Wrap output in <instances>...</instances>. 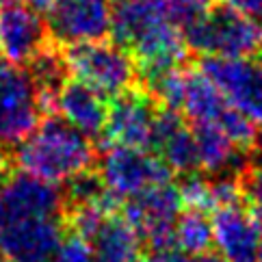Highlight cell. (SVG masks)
Returning <instances> with one entry per match:
<instances>
[{
    "label": "cell",
    "mask_w": 262,
    "mask_h": 262,
    "mask_svg": "<svg viewBox=\"0 0 262 262\" xmlns=\"http://www.w3.org/2000/svg\"><path fill=\"white\" fill-rule=\"evenodd\" d=\"M100 149L93 139L82 135L61 115H46L39 126L13 149V163L35 178L63 184L96 169Z\"/></svg>",
    "instance_id": "obj_1"
},
{
    "label": "cell",
    "mask_w": 262,
    "mask_h": 262,
    "mask_svg": "<svg viewBox=\"0 0 262 262\" xmlns=\"http://www.w3.org/2000/svg\"><path fill=\"white\" fill-rule=\"evenodd\" d=\"M193 54L219 59H247L262 54V26L226 3H214L182 31Z\"/></svg>",
    "instance_id": "obj_2"
},
{
    "label": "cell",
    "mask_w": 262,
    "mask_h": 262,
    "mask_svg": "<svg viewBox=\"0 0 262 262\" xmlns=\"http://www.w3.org/2000/svg\"><path fill=\"white\" fill-rule=\"evenodd\" d=\"M65 219L70 232L89 245L96 262H143V241L119 208H72L65 212Z\"/></svg>",
    "instance_id": "obj_3"
},
{
    "label": "cell",
    "mask_w": 262,
    "mask_h": 262,
    "mask_svg": "<svg viewBox=\"0 0 262 262\" xmlns=\"http://www.w3.org/2000/svg\"><path fill=\"white\" fill-rule=\"evenodd\" d=\"M61 48L70 74L100 91L102 96L115 98L137 87L139 72L133 54L115 41H82Z\"/></svg>",
    "instance_id": "obj_4"
},
{
    "label": "cell",
    "mask_w": 262,
    "mask_h": 262,
    "mask_svg": "<svg viewBox=\"0 0 262 262\" xmlns=\"http://www.w3.org/2000/svg\"><path fill=\"white\" fill-rule=\"evenodd\" d=\"M48 115L26 68L0 63V145L15 149Z\"/></svg>",
    "instance_id": "obj_5"
},
{
    "label": "cell",
    "mask_w": 262,
    "mask_h": 262,
    "mask_svg": "<svg viewBox=\"0 0 262 262\" xmlns=\"http://www.w3.org/2000/svg\"><path fill=\"white\" fill-rule=\"evenodd\" d=\"M96 171L104 182L106 191L121 204L149 186L171 180V169L149 149L108 145L100 149Z\"/></svg>",
    "instance_id": "obj_6"
},
{
    "label": "cell",
    "mask_w": 262,
    "mask_h": 262,
    "mask_svg": "<svg viewBox=\"0 0 262 262\" xmlns=\"http://www.w3.org/2000/svg\"><path fill=\"white\" fill-rule=\"evenodd\" d=\"M184 210L180 186L169 182L149 186L147 191L124 202V214L141 236L145 249L176 245V223Z\"/></svg>",
    "instance_id": "obj_7"
},
{
    "label": "cell",
    "mask_w": 262,
    "mask_h": 262,
    "mask_svg": "<svg viewBox=\"0 0 262 262\" xmlns=\"http://www.w3.org/2000/svg\"><path fill=\"white\" fill-rule=\"evenodd\" d=\"M65 217H17L0 221V254L11 262H52L68 236Z\"/></svg>",
    "instance_id": "obj_8"
},
{
    "label": "cell",
    "mask_w": 262,
    "mask_h": 262,
    "mask_svg": "<svg viewBox=\"0 0 262 262\" xmlns=\"http://www.w3.org/2000/svg\"><path fill=\"white\" fill-rule=\"evenodd\" d=\"M52 43L48 20L26 0L0 3V54L17 68H26Z\"/></svg>",
    "instance_id": "obj_9"
},
{
    "label": "cell",
    "mask_w": 262,
    "mask_h": 262,
    "mask_svg": "<svg viewBox=\"0 0 262 262\" xmlns=\"http://www.w3.org/2000/svg\"><path fill=\"white\" fill-rule=\"evenodd\" d=\"M198 68L208 76L230 104L251 121H262V59L202 57Z\"/></svg>",
    "instance_id": "obj_10"
},
{
    "label": "cell",
    "mask_w": 262,
    "mask_h": 262,
    "mask_svg": "<svg viewBox=\"0 0 262 262\" xmlns=\"http://www.w3.org/2000/svg\"><path fill=\"white\" fill-rule=\"evenodd\" d=\"M158 113L161 104L143 87H133L119 93L108 108L104 139L108 145L149 149Z\"/></svg>",
    "instance_id": "obj_11"
},
{
    "label": "cell",
    "mask_w": 262,
    "mask_h": 262,
    "mask_svg": "<svg viewBox=\"0 0 262 262\" xmlns=\"http://www.w3.org/2000/svg\"><path fill=\"white\" fill-rule=\"evenodd\" d=\"M113 0H54L48 9V26L59 46L100 41L111 35Z\"/></svg>",
    "instance_id": "obj_12"
},
{
    "label": "cell",
    "mask_w": 262,
    "mask_h": 262,
    "mask_svg": "<svg viewBox=\"0 0 262 262\" xmlns=\"http://www.w3.org/2000/svg\"><path fill=\"white\" fill-rule=\"evenodd\" d=\"M17 217H65L61 184L46 182L26 171H11L0 184V221Z\"/></svg>",
    "instance_id": "obj_13"
},
{
    "label": "cell",
    "mask_w": 262,
    "mask_h": 262,
    "mask_svg": "<svg viewBox=\"0 0 262 262\" xmlns=\"http://www.w3.org/2000/svg\"><path fill=\"white\" fill-rule=\"evenodd\" d=\"M212 232L219 254L228 262H258L262 249V221L247 200L212 210Z\"/></svg>",
    "instance_id": "obj_14"
},
{
    "label": "cell",
    "mask_w": 262,
    "mask_h": 262,
    "mask_svg": "<svg viewBox=\"0 0 262 262\" xmlns=\"http://www.w3.org/2000/svg\"><path fill=\"white\" fill-rule=\"evenodd\" d=\"M149 152H154L178 176L200 171V152L193 128L178 111L161 106Z\"/></svg>",
    "instance_id": "obj_15"
},
{
    "label": "cell",
    "mask_w": 262,
    "mask_h": 262,
    "mask_svg": "<svg viewBox=\"0 0 262 262\" xmlns=\"http://www.w3.org/2000/svg\"><path fill=\"white\" fill-rule=\"evenodd\" d=\"M54 108L59 111V115L65 121H70L74 128H78L82 135H87L93 141L104 137L108 119L106 100L87 82L78 78H68L57 96Z\"/></svg>",
    "instance_id": "obj_16"
},
{
    "label": "cell",
    "mask_w": 262,
    "mask_h": 262,
    "mask_svg": "<svg viewBox=\"0 0 262 262\" xmlns=\"http://www.w3.org/2000/svg\"><path fill=\"white\" fill-rule=\"evenodd\" d=\"M228 106L230 102L200 68L184 70L180 113L189 119V124H204V121L217 124Z\"/></svg>",
    "instance_id": "obj_17"
},
{
    "label": "cell",
    "mask_w": 262,
    "mask_h": 262,
    "mask_svg": "<svg viewBox=\"0 0 262 262\" xmlns=\"http://www.w3.org/2000/svg\"><path fill=\"white\" fill-rule=\"evenodd\" d=\"M176 247L191 256H204L208 254L212 243H214V232H212V219L208 217L206 210L200 208H186L182 210L180 219L176 223Z\"/></svg>",
    "instance_id": "obj_18"
},
{
    "label": "cell",
    "mask_w": 262,
    "mask_h": 262,
    "mask_svg": "<svg viewBox=\"0 0 262 262\" xmlns=\"http://www.w3.org/2000/svg\"><path fill=\"white\" fill-rule=\"evenodd\" d=\"M241 186L249 208L262 221V152L260 149H251L249 165L241 178Z\"/></svg>",
    "instance_id": "obj_19"
},
{
    "label": "cell",
    "mask_w": 262,
    "mask_h": 262,
    "mask_svg": "<svg viewBox=\"0 0 262 262\" xmlns=\"http://www.w3.org/2000/svg\"><path fill=\"white\" fill-rule=\"evenodd\" d=\"M214 3L217 0H165V7L169 20L180 31H184L191 22H195L200 15L208 11Z\"/></svg>",
    "instance_id": "obj_20"
},
{
    "label": "cell",
    "mask_w": 262,
    "mask_h": 262,
    "mask_svg": "<svg viewBox=\"0 0 262 262\" xmlns=\"http://www.w3.org/2000/svg\"><path fill=\"white\" fill-rule=\"evenodd\" d=\"M52 262H96V260H93L87 243L82 241L78 234L68 232V236H65L57 258H54Z\"/></svg>",
    "instance_id": "obj_21"
},
{
    "label": "cell",
    "mask_w": 262,
    "mask_h": 262,
    "mask_svg": "<svg viewBox=\"0 0 262 262\" xmlns=\"http://www.w3.org/2000/svg\"><path fill=\"white\" fill-rule=\"evenodd\" d=\"M143 262H198L191 254H186L180 247H161V249H145Z\"/></svg>",
    "instance_id": "obj_22"
},
{
    "label": "cell",
    "mask_w": 262,
    "mask_h": 262,
    "mask_svg": "<svg viewBox=\"0 0 262 262\" xmlns=\"http://www.w3.org/2000/svg\"><path fill=\"white\" fill-rule=\"evenodd\" d=\"M223 3L262 26V0H223Z\"/></svg>",
    "instance_id": "obj_23"
},
{
    "label": "cell",
    "mask_w": 262,
    "mask_h": 262,
    "mask_svg": "<svg viewBox=\"0 0 262 262\" xmlns=\"http://www.w3.org/2000/svg\"><path fill=\"white\" fill-rule=\"evenodd\" d=\"M13 152L5 145H0V184H3L13 171Z\"/></svg>",
    "instance_id": "obj_24"
},
{
    "label": "cell",
    "mask_w": 262,
    "mask_h": 262,
    "mask_svg": "<svg viewBox=\"0 0 262 262\" xmlns=\"http://www.w3.org/2000/svg\"><path fill=\"white\" fill-rule=\"evenodd\" d=\"M31 7H35V9H39V11H46L48 13V9L54 5V0H26Z\"/></svg>",
    "instance_id": "obj_25"
},
{
    "label": "cell",
    "mask_w": 262,
    "mask_h": 262,
    "mask_svg": "<svg viewBox=\"0 0 262 262\" xmlns=\"http://www.w3.org/2000/svg\"><path fill=\"white\" fill-rule=\"evenodd\" d=\"M198 262H228L226 258H223L221 254H217V251H208V254H204L198 258Z\"/></svg>",
    "instance_id": "obj_26"
},
{
    "label": "cell",
    "mask_w": 262,
    "mask_h": 262,
    "mask_svg": "<svg viewBox=\"0 0 262 262\" xmlns=\"http://www.w3.org/2000/svg\"><path fill=\"white\" fill-rule=\"evenodd\" d=\"M254 149H260V152H262V121H260L258 133H256V143H254Z\"/></svg>",
    "instance_id": "obj_27"
},
{
    "label": "cell",
    "mask_w": 262,
    "mask_h": 262,
    "mask_svg": "<svg viewBox=\"0 0 262 262\" xmlns=\"http://www.w3.org/2000/svg\"><path fill=\"white\" fill-rule=\"evenodd\" d=\"M0 262H11V260H9L5 254H0Z\"/></svg>",
    "instance_id": "obj_28"
},
{
    "label": "cell",
    "mask_w": 262,
    "mask_h": 262,
    "mask_svg": "<svg viewBox=\"0 0 262 262\" xmlns=\"http://www.w3.org/2000/svg\"><path fill=\"white\" fill-rule=\"evenodd\" d=\"M258 262H262V249H260V256H258Z\"/></svg>",
    "instance_id": "obj_29"
},
{
    "label": "cell",
    "mask_w": 262,
    "mask_h": 262,
    "mask_svg": "<svg viewBox=\"0 0 262 262\" xmlns=\"http://www.w3.org/2000/svg\"><path fill=\"white\" fill-rule=\"evenodd\" d=\"M0 3H5V0H0Z\"/></svg>",
    "instance_id": "obj_30"
}]
</instances>
